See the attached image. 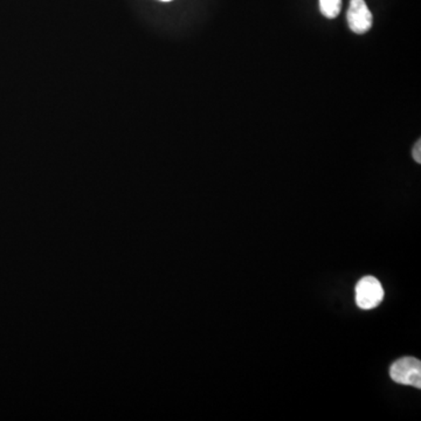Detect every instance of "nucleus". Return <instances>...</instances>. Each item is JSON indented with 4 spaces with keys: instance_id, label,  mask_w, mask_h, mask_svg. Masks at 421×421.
Here are the masks:
<instances>
[{
    "instance_id": "nucleus-5",
    "label": "nucleus",
    "mask_w": 421,
    "mask_h": 421,
    "mask_svg": "<svg viewBox=\"0 0 421 421\" xmlns=\"http://www.w3.org/2000/svg\"><path fill=\"white\" fill-rule=\"evenodd\" d=\"M413 158H415V162L421 163V142H417V144L415 145V148H413Z\"/></svg>"
},
{
    "instance_id": "nucleus-3",
    "label": "nucleus",
    "mask_w": 421,
    "mask_h": 421,
    "mask_svg": "<svg viewBox=\"0 0 421 421\" xmlns=\"http://www.w3.org/2000/svg\"><path fill=\"white\" fill-rule=\"evenodd\" d=\"M346 18L350 30L356 34H364L372 27V13L365 0H350Z\"/></svg>"
},
{
    "instance_id": "nucleus-6",
    "label": "nucleus",
    "mask_w": 421,
    "mask_h": 421,
    "mask_svg": "<svg viewBox=\"0 0 421 421\" xmlns=\"http://www.w3.org/2000/svg\"><path fill=\"white\" fill-rule=\"evenodd\" d=\"M162 1H171V0H162Z\"/></svg>"
},
{
    "instance_id": "nucleus-4",
    "label": "nucleus",
    "mask_w": 421,
    "mask_h": 421,
    "mask_svg": "<svg viewBox=\"0 0 421 421\" xmlns=\"http://www.w3.org/2000/svg\"><path fill=\"white\" fill-rule=\"evenodd\" d=\"M321 13L329 19L339 15L342 8V0H320Z\"/></svg>"
},
{
    "instance_id": "nucleus-1",
    "label": "nucleus",
    "mask_w": 421,
    "mask_h": 421,
    "mask_svg": "<svg viewBox=\"0 0 421 421\" xmlns=\"http://www.w3.org/2000/svg\"><path fill=\"white\" fill-rule=\"evenodd\" d=\"M390 376L394 382L403 385L420 389L421 387V363L413 357H405L399 359L391 366Z\"/></svg>"
},
{
    "instance_id": "nucleus-2",
    "label": "nucleus",
    "mask_w": 421,
    "mask_h": 421,
    "mask_svg": "<svg viewBox=\"0 0 421 421\" xmlns=\"http://www.w3.org/2000/svg\"><path fill=\"white\" fill-rule=\"evenodd\" d=\"M383 297V287L376 277H363L356 286V302L360 309L369 310L378 307Z\"/></svg>"
}]
</instances>
